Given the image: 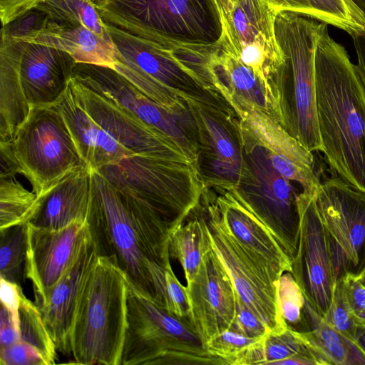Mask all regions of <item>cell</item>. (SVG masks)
<instances>
[{"mask_svg":"<svg viewBox=\"0 0 365 365\" xmlns=\"http://www.w3.org/2000/svg\"><path fill=\"white\" fill-rule=\"evenodd\" d=\"M241 125L247 170L233 190L269 229L292 261L299 242L297 197L301 191H297L292 182L274 168L264 149L249 134L242 122Z\"/></svg>","mask_w":365,"mask_h":365,"instance_id":"obj_12","label":"cell"},{"mask_svg":"<svg viewBox=\"0 0 365 365\" xmlns=\"http://www.w3.org/2000/svg\"><path fill=\"white\" fill-rule=\"evenodd\" d=\"M127 304L120 365H227L207 351L193 328L141 295L129 282Z\"/></svg>","mask_w":365,"mask_h":365,"instance_id":"obj_8","label":"cell"},{"mask_svg":"<svg viewBox=\"0 0 365 365\" xmlns=\"http://www.w3.org/2000/svg\"><path fill=\"white\" fill-rule=\"evenodd\" d=\"M96 170L120 193L159 214L174 230L197 206L204 190L191 162L134 154Z\"/></svg>","mask_w":365,"mask_h":365,"instance_id":"obj_5","label":"cell"},{"mask_svg":"<svg viewBox=\"0 0 365 365\" xmlns=\"http://www.w3.org/2000/svg\"><path fill=\"white\" fill-rule=\"evenodd\" d=\"M186 291L192 327L205 347L213 338L231 329L236 309L234 286L212 250L206 230L201 263L193 279L187 283Z\"/></svg>","mask_w":365,"mask_h":365,"instance_id":"obj_19","label":"cell"},{"mask_svg":"<svg viewBox=\"0 0 365 365\" xmlns=\"http://www.w3.org/2000/svg\"><path fill=\"white\" fill-rule=\"evenodd\" d=\"M221 46L250 67L279 102L284 115V58L274 32L277 12L264 0H219Z\"/></svg>","mask_w":365,"mask_h":365,"instance_id":"obj_11","label":"cell"},{"mask_svg":"<svg viewBox=\"0 0 365 365\" xmlns=\"http://www.w3.org/2000/svg\"><path fill=\"white\" fill-rule=\"evenodd\" d=\"M342 277L351 307L359 317L365 319V287L351 274H346Z\"/></svg>","mask_w":365,"mask_h":365,"instance_id":"obj_45","label":"cell"},{"mask_svg":"<svg viewBox=\"0 0 365 365\" xmlns=\"http://www.w3.org/2000/svg\"><path fill=\"white\" fill-rule=\"evenodd\" d=\"M198 209L210 245L241 300L271 334L288 329L277 302V285L227 232L210 203L202 195Z\"/></svg>","mask_w":365,"mask_h":365,"instance_id":"obj_13","label":"cell"},{"mask_svg":"<svg viewBox=\"0 0 365 365\" xmlns=\"http://www.w3.org/2000/svg\"><path fill=\"white\" fill-rule=\"evenodd\" d=\"M48 19L47 14L36 7L9 24L1 26V36L22 40L32 32L40 30Z\"/></svg>","mask_w":365,"mask_h":365,"instance_id":"obj_40","label":"cell"},{"mask_svg":"<svg viewBox=\"0 0 365 365\" xmlns=\"http://www.w3.org/2000/svg\"><path fill=\"white\" fill-rule=\"evenodd\" d=\"M299 235L292 274L306 301L324 317L331 303L336 276L327 230L315 195L302 190L297 197Z\"/></svg>","mask_w":365,"mask_h":365,"instance_id":"obj_16","label":"cell"},{"mask_svg":"<svg viewBox=\"0 0 365 365\" xmlns=\"http://www.w3.org/2000/svg\"><path fill=\"white\" fill-rule=\"evenodd\" d=\"M207 81L227 102L247 104L264 113L284 128L282 106L255 73L230 52L218 46L204 51Z\"/></svg>","mask_w":365,"mask_h":365,"instance_id":"obj_23","label":"cell"},{"mask_svg":"<svg viewBox=\"0 0 365 365\" xmlns=\"http://www.w3.org/2000/svg\"><path fill=\"white\" fill-rule=\"evenodd\" d=\"M38 7L51 20L84 26L105 38L112 40L108 28L94 2L89 0H48Z\"/></svg>","mask_w":365,"mask_h":365,"instance_id":"obj_32","label":"cell"},{"mask_svg":"<svg viewBox=\"0 0 365 365\" xmlns=\"http://www.w3.org/2000/svg\"><path fill=\"white\" fill-rule=\"evenodd\" d=\"M106 24L115 50L113 69L150 99L182 114L187 109L186 97L208 93L173 50Z\"/></svg>","mask_w":365,"mask_h":365,"instance_id":"obj_9","label":"cell"},{"mask_svg":"<svg viewBox=\"0 0 365 365\" xmlns=\"http://www.w3.org/2000/svg\"><path fill=\"white\" fill-rule=\"evenodd\" d=\"M193 212L194 217L180 225L169 241L170 257L180 263L187 283L193 279L199 269L205 245V230L197 206Z\"/></svg>","mask_w":365,"mask_h":365,"instance_id":"obj_30","label":"cell"},{"mask_svg":"<svg viewBox=\"0 0 365 365\" xmlns=\"http://www.w3.org/2000/svg\"><path fill=\"white\" fill-rule=\"evenodd\" d=\"M1 170L24 175L38 197L85 165L70 131L53 106L32 108L8 141L0 142Z\"/></svg>","mask_w":365,"mask_h":365,"instance_id":"obj_6","label":"cell"},{"mask_svg":"<svg viewBox=\"0 0 365 365\" xmlns=\"http://www.w3.org/2000/svg\"><path fill=\"white\" fill-rule=\"evenodd\" d=\"M72 78L165 135L195 165L197 150L187 110L177 114L165 109L108 66L76 63Z\"/></svg>","mask_w":365,"mask_h":365,"instance_id":"obj_15","label":"cell"},{"mask_svg":"<svg viewBox=\"0 0 365 365\" xmlns=\"http://www.w3.org/2000/svg\"><path fill=\"white\" fill-rule=\"evenodd\" d=\"M105 23L175 53L218 46L223 26L219 0H98Z\"/></svg>","mask_w":365,"mask_h":365,"instance_id":"obj_3","label":"cell"},{"mask_svg":"<svg viewBox=\"0 0 365 365\" xmlns=\"http://www.w3.org/2000/svg\"><path fill=\"white\" fill-rule=\"evenodd\" d=\"M280 312L289 327L298 331H309L305 314L304 296L291 272H284L277 285Z\"/></svg>","mask_w":365,"mask_h":365,"instance_id":"obj_36","label":"cell"},{"mask_svg":"<svg viewBox=\"0 0 365 365\" xmlns=\"http://www.w3.org/2000/svg\"><path fill=\"white\" fill-rule=\"evenodd\" d=\"M98 256L88 235L60 279L38 307L56 349L71 354V334L83 287Z\"/></svg>","mask_w":365,"mask_h":365,"instance_id":"obj_24","label":"cell"},{"mask_svg":"<svg viewBox=\"0 0 365 365\" xmlns=\"http://www.w3.org/2000/svg\"><path fill=\"white\" fill-rule=\"evenodd\" d=\"M128 282L109 259L98 257L76 309L71 334L76 364L120 365L128 325Z\"/></svg>","mask_w":365,"mask_h":365,"instance_id":"obj_4","label":"cell"},{"mask_svg":"<svg viewBox=\"0 0 365 365\" xmlns=\"http://www.w3.org/2000/svg\"><path fill=\"white\" fill-rule=\"evenodd\" d=\"M89 1H92V2H94V3H95V2H96L98 0H89Z\"/></svg>","mask_w":365,"mask_h":365,"instance_id":"obj_51","label":"cell"},{"mask_svg":"<svg viewBox=\"0 0 365 365\" xmlns=\"http://www.w3.org/2000/svg\"><path fill=\"white\" fill-rule=\"evenodd\" d=\"M165 284L167 293L165 309L192 328L186 287L180 282L172 267L165 272Z\"/></svg>","mask_w":365,"mask_h":365,"instance_id":"obj_39","label":"cell"},{"mask_svg":"<svg viewBox=\"0 0 365 365\" xmlns=\"http://www.w3.org/2000/svg\"><path fill=\"white\" fill-rule=\"evenodd\" d=\"M48 0H0L1 26L9 24Z\"/></svg>","mask_w":365,"mask_h":365,"instance_id":"obj_44","label":"cell"},{"mask_svg":"<svg viewBox=\"0 0 365 365\" xmlns=\"http://www.w3.org/2000/svg\"><path fill=\"white\" fill-rule=\"evenodd\" d=\"M263 337H250L230 329L210 340L205 348L210 354L225 360L227 365H237L244 353Z\"/></svg>","mask_w":365,"mask_h":365,"instance_id":"obj_38","label":"cell"},{"mask_svg":"<svg viewBox=\"0 0 365 365\" xmlns=\"http://www.w3.org/2000/svg\"><path fill=\"white\" fill-rule=\"evenodd\" d=\"M86 222L97 256L112 262L141 295L165 308L171 225L153 210L120 193L96 170L91 171Z\"/></svg>","mask_w":365,"mask_h":365,"instance_id":"obj_1","label":"cell"},{"mask_svg":"<svg viewBox=\"0 0 365 365\" xmlns=\"http://www.w3.org/2000/svg\"><path fill=\"white\" fill-rule=\"evenodd\" d=\"M26 224L0 231V275L20 285L25 275Z\"/></svg>","mask_w":365,"mask_h":365,"instance_id":"obj_34","label":"cell"},{"mask_svg":"<svg viewBox=\"0 0 365 365\" xmlns=\"http://www.w3.org/2000/svg\"><path fill=\"white\" fill-rule=\"evenodd\" d=\"M351 38L357 57V71L365 87V34Z\"/></svg>","mask_w":365,"mask_h":365,"instance_id":"obj_47","label":"cell"},{"mask_svg":"<svg viewBox=\"0 0 365 365\" xmlns=\"http://www.w3.org/2000/svg\"><path fill=\"white\" fill-rule=\"evenodd\" d=\"M202 196L227 232L275 284L284 272H292V261L284 250L233 189L204 187Z\"/></svg>","mask_w":365,"mask_h":365,"instance_id":"obj_18","label":"cell"},{"mask_svg":"<svg viewBox=\"0 0 365 365\" xmlns=\"http://www.w3.org/2000/svg\"><path fill=\"white\" fill-rule=\"evenodd\" d=\"M22 41L46 45L70 54L76 63L113 68L115 50L112 40L84 26L71 25L48 19L44 26Z\"/></svg>","mask_w":365,"mask_h":365,"instance_id":"obj_27","label":"cell"},{"mask_svg":"<svg viewBox=\"0 0 365 365\" xmlns=\"http://www.w3.org/2000/svg\"><path fill=\"white\" fill-rule=\"evenodd\" d=\"M263 364L279 365L293 356L311 352L298 331L290 327L280 334L269 333L263 339Z\"/></svg>","mask_w":365,"mask_h":365,"instance_id":"obj_37","label":"cell"},{"mask_svg":"<svg viewBox=\"0 0 365 365\" xmlns=\"http://www.w3.org/2000/svg\"><path fill=\"white\" fill-rule=\"evenodd\" d=\"M227 103L249 134L264 149L274 168L302 190L315 195L322 181L312 152L264 113L246 104Z\"/></svg>","mask_w":365,"mask_h":365,"instance_id":"obj_20","label":"cell"},{"mask_svg":"<svg viewBox=\"0 0 365 365\" xmlns=\"http://www.w3.org/2000/svg\"><path fill=\"white\" fill-rule=\"evenodd\" d=\"M356 278L365 287V269L356 277Z\"/></svg>","mask_w":365,"mask_h":365,"instance_id":"obj_49","label":"cell"},{"mask_svg":"<svg viewBox=\"0 0 365 365\" xmlns=\"http://www.w3.org/2000/svg\"><path fill=\"white\" fill-rule=\"evenodd\" d=\"M354 1L365 12V0H354Z\"/></svg>","mask_w":365,"mask_h":365,"instance_id":"obj_50","label":"cell"},{"mask_svg":"<svg viewBox=\"0 0 365 365\" xmlns=\"http://www.w3.org/2000/svg\"><path fill=\"white\" fill-rule=\"evenodd\" d=\"M185 99L197 150L195 165L204 187L237 188L247 170L240 118L215 91Z\"/></svg>","mask_w":365,"mask_h":365,"instance_id":"obj_10","label":"cell"},{"mask_svg":"<svg viewBox=\"0 0 365 365\" xmlns=\"http://www.w3.org/2000/svg\"><path fill=\"white\" fill-rule=\"evenodd\" d=\"M69 83L79 103L91 118L134 154L193 163L175 143L157 129L133 117L75 78H71Z\"/></svg>","mask_w":365,"mask_h":365,"instance_id":"obj_21","label":"cell"},{"mask_svg":"<svg viewBox=\"0 0 365 365\" xmlns=\"http://www.w3.org/2000/svg\"><path fill=\"white\" fill-rule=\"evenodd\" d=\"M326 322L347 339L358 344L360 333L365 329V319L351 307L345 290L343 277L337 279L331 303L325 315Z\"/></svg>","mask_w":365,"mask_h":365,"instance_id":"obj_35","label":"cell"},{"mask_svg":"<svg viewBox=\"0 0 365 365\" xmlns=\"http://www.w3.org/2000/svg\"><path fill=\"white\" fill-rule=\"evenodd\" d=\"M53 106L62 115L86 166L91 170L134 155L99 125L79 103L70 83Z\"/></svg>","mask_w":365,"mask_h":365,"instance_id":"obj_25","label":"cell"},{"mask_svg":"<svg viewBox=\"0 0 365 365\" xmlns=\"http://www.w3.org/2000/svg\"><path fill=\"white\" fill-rule=\"evenodd\" d=\"M0 360L1 365H46L38 351L21 340L1 347Z\"/></svg>","mask_w":365,"mask_h":365,"instance_id":"obj_42","label":"cell"},{"mask_svg":"<svg viewBox=\"0 0 365 365\" xmlns=\"http://www.w3.org/2000/svg\"><path fill=\"white\" fill-rule=\"evenodd\" d=\"M22 289L17 283L0 277L1 304L13 314L19 317V307Z\"/></svg>","mask_w":365,"mask_h":365,"instance_id":"obj_46","label":"cell"},{"mask_svg":"<svg viewBox=\"0 0 365 365\" xmlns=\"http://www.w3.org/2000/svg\"><path fill=\"white\" fill-rule=\"evenodd\" d=\"M309 331H299L306 346L319 365H365V353L354 343L329 324L305 302Z\"/></svg>","mask_w":365,"mask_h":365,"instance_id":"obj_28","label":"cell"},{"mask_svg":"<svg viewBox=\"0 0 365 365\" xmlns=\"http://www.w3.org/2000/svg\"><path fill=\"white\" fill-rule=\"evenodd\" d=\"M0 346L5 347L21 340L19 317L1 304Z\"/></svg>","mask_w":365,"mask_h":365,"instance_id":"obj_43","label":"cell"},{"mask_svg":"<svg viewBox=\"0 0 365 365\" xmlns=\"http://www.w3.org/2000/svg\"><path fill=\"white\" fill-rule=\"evenodd\" d=\"M317 115L324 158L365 192V87L346 48L320 23L315 51Z\"/></svg>","mask_w":365,"mask_h":365,"instance_id":"obj_2","label":"cell"},{"mask_svg":"<svg viewBox=\"0 0 365 365\" xmlns=\"http://www.w3.org/2000/svg\"><path fill=\"white\" fill-rule=\"evenodd\" d=\"M21 340L35 348L46 365L55 364L56 346L36 304L21 292L19 307Z\"/></svg>","mask_w":365,"mask_h":365,"instance_id":"obj_33","label":"cell"},{"mask_svg":"<svg viewBox=\"0 0 365 365\" xmlns=\"http://www.w3.org/2000/svg\"><path fill=\"white\" fill-rule=\"evenodd\" d=\"M320 21L289 11L277 13L274 32L284 58L285 129L309 150L322 151L316 99L315 51Z\"/></svg>","mask_w":365,"mask_h":365,"instance_id":"obj_7","label":"cell"},{"mask_svg":"<svg viewBox=\"0 0 365 365\" xmlns=\"http://www.w3.org/2000/svg\"><path fill=\"white\" fill-rule=\"evenodd\" d=\"M277 13L289 11L310 16L347 33L365 34V12L354 0H264Z\"/></svg>","mask_w":365,"mask_h":365,"instance_id":"obj_29","label":"cell"},{"mask_svg":"<svg viewBox=\"0 0 365 365\" xmlns=\"http://www.w3.org/2000/svg\"><path fill=\"white\" fill-rule=\"evenodd\" d=\"M231 329L250 337H263L269 333L258 317L241 300L236 293V309Z\"/></svg>","mask_w":365,"mask_h":365,"instance_id":"obj_41","label":"cell"},{"mask_svg":"<svg viewBox=\"0 0 365 365\" xmlns=\"http://www.w3.org/2000/svg\"><path fill=\"white\" fill-rule=\"evenodd\" d=\"M88 235L86 222H75L58 230L26 223L25 277L32 283L36 306L44 301Z\"/></svg>","mask_w":365,"mask_h":365,"instance_id":"obj_22","label":"cell"},{"mask_svg":"<svg viewBox=\"0 0 365 365\" xmlns=\"http://www.w3.org/2000/svg\"><path fill=\"white\" fill-rule=\"evenodd\" d=\"M0 63L16 74L31 109L51 106L60 98L76 62L61 50L1 36Z\"/></svg>","mask_w":365,"mask_h":365,"instance_id":"obj_17","label":"cell"},{"mask_svg":"<svg viewBox=\"0 0 365 365\" xmlns=\"http://www.w3.org/2000/svg\"><path fill=\"white\" fill-rule=\"evenodd\" d=\"M41 197L27 190L15 174L1 170L0 174V231L26 224L36 212Z\"/></svg>","mask_w":365,"mask_h":365,"instance_id":"obj_31","label":"cell"},{"mask_svg":"<svg viewBox=\"0 0 365 365\" xmlns=\"http://www.w3.org/2000/svg\"><path fill=\"white\" fill-rule=\"evenodd\" d=\"M91 171L80 166L58 182L43 197L29 222L58 230L75 222H86L91 198Z\"/></svg>","mask_w":365,"mask_h":365,"instance_id":"obj_26","label":"cell"},{"mask_svg":"<svg viewBox=\"0 0 365 365\" xmlns=\"http://www.w3.org/2000/svg\"><path fill=\"white\" fill-rule=\"evenodd\" d=\"M315 202L329 237L336 279L346 274L357 277L365 269V192L332 177L322 181Z\"/></svg>","mask_w":365,"mask_h":365,"instance_id":"obj_14","label":"cell"},{"mask_svg":"<svg viewBox=\"0 0 365 365\" xmlns=\"http://www.w3.org/2000/svg\"><path fill=\"white\" fill-rule=\"evenodd\" d=\"M357 342L365 353V329H364L359 335Z\"/></svg>","mask_w":365,"mask_h":365,"instance_id":"obj_48","label":"cell"}]
</instances>
